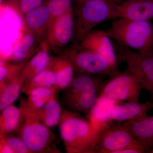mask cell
Segmentation results:
<instances>
[{
    "instance_id": "32",
    "label": "cell",
    "mask_w": 153,
    "mask_h": 153,
    "mask_svg": "<svg viewBox=\"0 0 153 153\" xmlns=\"http://www.w3.org/2000/svg\"></svg>"
},
{
    "instance_id": "13",
    "label": "cell",
    "mask_w": 153,
    "mask_h": 153,
    "mask_svg": "<svg viewBox=\"0 0 153 153\" xmlns=\"http://www.w3.org/2000/svg\"><path fill=\"white\" fill-rule=\"evenodd\" d=\"M110 38L106 31L92 30L80 42L79 47L103 55L117 67V57Z\"/></svg>"
},
{
    "instance_id": "15",
    "label": "cell",
    "mask_w": 153,
    "mask_h": 153,
    "mask_svg": "<svg viewBox=\"0 0 153 153\" xmlns=\"http://www.w3.org/2000/svg\"><path fill=\"white\" fill-rule=\"evenodd\" d=\"M51 19L50 10L45 1L42 5L25 15L22 20L23 25L41 41L43 37L47 35Z\"/></svg>"
},
{
    "instance_id": "1",
    "label": "cell",
    "mask_w": 153,
    "mask_h": 153,
    "mask_svg": "<svg viewBox=\"0 0 153 153\" xmlns=\"http://www.w3.org/2000/svg\"><path fill=\"white\" fill-rule=\"evenodd\" d=\"M59 132L68 153H94L100 130L76 111L62 109Z\"/></svg>"
},
{
    "instance_id": "14",
    "label": "cell",
    "mask_w": 153,
    "mask_h": 153,
    "mask_svg": "<svg viewBox=\"0 0 153 153\" xmlns=\"http://www.w3.org/2000/svg\"><path fill=\"white\" fill-rule=\"evenodd\" d=\"M153 108V102H126L117 105L110 111L111 120L123 123L143 119L148 117V112Z\"/></svg>"
},
{
    "instance_id": "9",
    "label": "cell",
    "mask_w": 153,
    "mask_h": 153,
    "mask_svg": "<svg viewBox=\"0 0 153 153\" xmlns=\"http://www.w3.org/2000/svg\"><path fill=\"white\" fill-rule=\"evenodd\" d=\"M128 71L153 97V52L142 53L123 47L120 55Z\"/></svg>"
},
{
    "instance_id": "16",
    "label": "cell",
    "mask_w": 153,
    "mask_h": 153,
    "mask_svg": "<svg viewBox=\"0 0 153 153\" xmlns=\"http://www.w3.org/2000/svg\"><path fill=\"white\" fill-rule=\"evenodd\" d=\"M57 91L43 106L37 109L22 108L25 115L37 119L49 128L59 123L62 109L57 100Z\"/></svg>"
},
{
    "instance_id": "24",
    "label": "cell",
    "mask_w": 153,
    "mask_h": 153,
    "mask_svg": "<svg viewBox=\"0 0 153 153\" xmlns=\"http://www.w3.org/2000/svg\"><path fill=\"white\" fill-rule=\"evenodd\" d=\"M26 63H11L1 60L0 85L7 84L19 76Z\"/></svg>"
},
{
    "instance_id": "2",
    "label": "cell",
    "mask_w": 153,
    "mask_h": 153,
    "mask_svg": "<svg viewBox=\"0 0 153 153\" xmlns=\"http://www.w3.org/2000/svg\"><path fill=\"white\" fill-rule=\"evenodd\" d=\"M106 32L126 48L142 53L153 52V26L149 21L120 18L112 22Z\"/></svg>"
},
{
    "instance_id": "26",
    "label": "cell",
    "mask_w": 153,
    "mask_h": 153,
    "mask_svg": "<svg viewBox=\"0 0 153 153\" xmlns=\"http://www.w3.org/2000/svg\"><path fill=\"white\" fill-rule=\"evenodd\" d=\"M15 153H32L21 137L7 134L3 136Z\"/></svg>"
},
{
    "instance_id": "10",
    "label": "cell",
    "mask_w": 153,
    "mask_h": 153,
    "mask_svg": "<svg viewBox=\"0 0 153 153\" xmlns=\"http://www.w3.org/2000/svg\"><path fill=\"white\" fill-rule=\"evenodd\" d=\"M75 33V23L71 7L51 23L46 40L50 48L60 49L71 42Z\"/></svg>"
},
{
    "instance_id": "6",
    "label": "cell",
    "mask_w": 153,
    "mask_h": 153,
    "mask_svg": "<svg viewBox=\"0 0 153 153\" xmlns=\"http://www.w3.org/2000/svg\"><path fill=\"white\" fill-rule=\"evenodd\" d=\"M143 88L141 84L126 70L118 71L104 82L99 97L114 102H139Z\"/></svg>"
},
{
    "instance_id": "21",
    "label": "cell",
    "mask_w": 153,
    "mask_h": 153,
    "mask_svg": "<svg viewBox=\"0 0 153 153\" xmlns=\"http://www.w3.org/2000/svg\"><path fill=\"white\" fill-rule=\"evenodd\" d=\"M21 75V74H20ZM20 75L7 84L0 85V110L10 106L19 97L25 84Z\"/></svg>"
},
{
    "instance_id": "5",
    "label": "cell",
    "mask_w": 153,
    "mask_h": 153,
    "mask_svg": "<svg viewBox=\"0 0 153 153\" xmlns=\"http://www.w3.org/2000/svg\"><path fill=\"white\" fill-rule=\"evenodd\" d=\"M17 131L32 153H61L56 146L54 134L37 119L24 115Z\"/></svg>"
},
{
    "instance_id": "30",
    "label": "cell",
    "mask_w": 153,
    "mask_h": 153,
    "mask_svg": "<svg viewBox=\"0 0 153 153\" xmlns=\"http://www.w3.org/2000/svg\"><path fill=\"white\" fill-rule=\"evenodd\" d=\"M150 153H153V149L150 151Z\"/></svg>"
},
{
    "instance_id": "19",
    "label": "cell",
    "mask_w": 153,
    "mask_h": 153,
    "mask_svg": "<svg viewBox=\"0 0 153 153\" xmlns=\"http://www.w3.org/2000/svg\"><path fill=\"white\" fill-rule=\"evenodd\" d=\"M51 66L57 90L65 89L74 79V68L71 60L63 55L51 58Z\"/></svg>"
},
{
    "instance_id": "11",
    "label": "cell",
    "mask_w": 153,
    "mask_h": 153,
    "mask_svg": "<svg viewBox=\"0 0 153 153\" xmlns=\"http://www.w3.org/2000/svg\"><path fill=\"white\" fill-rule=\"evenodd\" d=\"M39 41L35 34L24 25L19 29V36L8 55L1 57V60L11 63H25L35 52Z\"/></svg>"
},
{
    "instance_id": "8",
    "label": "cell",
    "mask_w": 153,
    "mask_h": 153,
    "mask_svg": "<svg viewBox=\"0 0 153 153\" xmlns=\"http://www.w3.org/2000/svg\"><path fill=\"white\" fill-rule=\"evenodd\" d=\"M130 148H137L146 153L130 131L120 123L108 126L100 131L94 153H116Z\"/></svg>"
},
{
    "instance_id": "27",
    "label": "cell",
    "mask_w": 153,
    "mask_h": 153,
    "mask_svg": "<svg viewBox=\"0 0 153 153\" xmlns=\"http://www.w3.org/2000/svg\"><path fill=\"white\" fill-rule=\"evenodd\" d=\"M19 4V15L23 17L33 9L40 7L44 4V0H18Z\"/></svg>"
},
{
    "instance_id": "22",
    "label": "cell",
    "mask_w": 153,
    "mask_h": 153,
    "mask_svg": "<svg viewBox=\"0 0 153 153\" xmlns=\"http://www.w3.org/2000/svg\"><path fill=\"white\" fill-rule=\"evenodd\" d=\"M56 88H39L31 91L26 100L21 101V107L28 109H37L44 105L53 94L57 91Z\"/></svg>"
},
{
    "instance_id": "29",
    "label": "cell",
    "mask_w": 153,
    "mask_h": 153,
    "mask_svg": "<svg viewBox=\"0 0 153 153\" xmlns=\"http://www.w3.org/2000/svg\"><path fill=\"white\" fill-rule=\"evenodd\" d=\"M111 2L115 4H119V3L120 2L121 0H108Z\"/></svg>"
},
{
    "instance_id": "23",
    "label": "cell",
    "mask_w": 153,
    "mask_h": 153,
    "mask_svg": "<svg viewBox=\"0 0 153 153\" xmlns=\"http://www.w3.org/2000/svg\"><path fill=\"white\" fill-rule=\"evenodd\" d=\"M39 88H56L55 77L52 70L51 61L45 69L24 85L22 91L27 95L31 91Z\"/></svg>"
},
{
    "instance_id": "4",
    "label": "cell",
    "mask_w": 153,
    "mask_h": 153,
    "mask_svg": "<svg viewBox=\"0 0 153 153\" xmlns=\"http://www.w3.org/2000/svg\"><path fill=\"white\" fill-rule=\"evenodd\" d=\"M74 16L75 37L80 43L94 27L114 18L116 4L108 0H83Z\"/></svg>"
},
{
    "instance_id": "3",
    "label": "cell",
    "mask_w": 153,
    "mask_h": 153,
    "mask_svg": "<svg viewBox=\"0 0 153 153\" xmlns=\"http://www.w3.org/2000/svg\"><path fill=\"white\" fill-rule=\"evenodd\" d=\"M103 83L91 75L78 74L65 89V102L72 111L88 115L96 104Z\"/></svg>"
},
{
    "instance_id": "31",
    "label": "cell",
    "mask_w": 153,
    "mask_h": 153,
    "mask_svg": "<svg viewBox=\"0 0 153 153\" xmlns=\"http://www.w3.org/2000/svg\"><path fill=\"white\" fill-rule=\"evenodd\" d=\"M81 1H83V0H81Z\"/></svg>"
},
{
    "instance_id": "20",
    "label": "cell",
    "mask_w": 153,
    "mask_h": 153,
    "mask_svg": "<svg viewBox=\"0 0 153 153\" xmlns=\"http://www.w3.org/2000/svg\"><path fill=\"white\" fill-rule=\"evenodd\" d=\"M1 111L0 116V137L17 131L24 117L22 108L13 104Z\"/></svg>"
},
{
    "instance_id": "28",
    "label": "cell",
    "mask_w": 153,
    "mask_h": 153,
    "mask_svg": "<svg viewBox=\"0 0 153 153\" xmlns=\"http://www.w3.org/2000/svg\"><path fill=\"white\" fill-rule=\"evenodd\" d=\"M0 153H15L3 137H0Z\"/></svg>"
},
{
    "instance_id": "7",
    "label": "cell",
    "mask_w": 153,
    "mask_h": 153,
    "mask_svg": "<svg viewBox=\"0 0 153 153\" xmlns=\"http://www.w3.org/2000/svg\"><path fill=\"white\" fill-rule=\"evenodd\" d=\"M64 55L71 60L74 70L79 74L111 76L119 71L117 67L106 57L79 47L69 49Z\"/></svg>"
},
{
    "instance_id": "18",
    "label": "cell",
    "mask_w": 153,
    "mask_h": 153,
    "mask_svg": "<svg viewBox=\"0 0 153 153\" xmlns=\"http://www.w3.org/2000/svg\"><path fill=\"white\" fill-rule=\"evenodd\" d=\"M50 48L46 39L43 40L40 44L38 52L29 61L26 62L20 75L21 78L25 81V84L49 65L52 58L49 55Z\"/></svg>"
},
{
    "instance_id": "12",
    "label": "cell",
    "mask_w": 153,
    "mask_h": 153,
    "mask_svg": "<svg viewBox=\"0 0 153 153\" xmlns=\"http://www.w3.org/2000/svg\"><path fill=\"white\" fill-rule=\"evenodd\" d=\"M137 21L153 19V0H127L116 5L114 18Z\"/></svg>"
},
{
    "instance_id": "25",
    "label": "cell",
    "mask_w": 153,
    "mask_h": 153,
    "mask_svg": "<svg viewBox=\"0 0 153 153\" xmlns=\"http://www.w3.org/2000/svg\"><path fill=\"white\" fill-rule=\"evenodd\" d=\"M46 2L51 13L50 24L71 7V0H46Z\"/></svg>"
},
{
    "instance_id": "17",
    "label": "cell",
    "mask_w": 153,
    "mask_h": 153,
    "mask_svg": "<svg viewBox=\"0 0 153 153\" xmlns=\"http://www.w3.org/2000/svg\"><path fill=\"white\" fill-rule=\"evenodd\" d=\"M121 123L130 131L146 153H150L153 149V116Z\"/></svg>"
}]
</instances>
